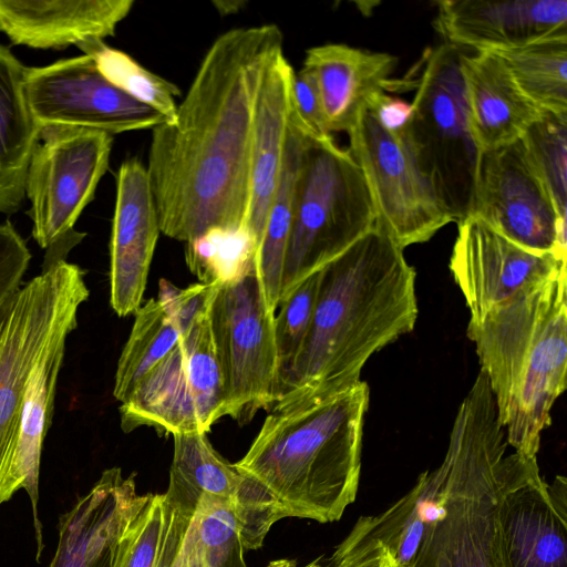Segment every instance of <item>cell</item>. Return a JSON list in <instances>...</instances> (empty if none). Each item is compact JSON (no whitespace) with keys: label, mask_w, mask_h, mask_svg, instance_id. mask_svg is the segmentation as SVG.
Here are the masks:
<instances>
[{"label":"cell","mask_w":567,"mask_h":567,"mask_svg":"<svg viewBox=\"0 0 567 567\" xmlns=\"http://www.w3.org/2000/svg\"><path fill=\"white\" fill-rule=\"evenodd\" d=\"M499 424L509 446L537 457L555 401L566 389V269L470 320Z\"/></svg>","instance_id":"4"},{"label":"cell","mask_w":567,"mask_h":567,"mask_svg":"<svg viewBox=\"0 0 567 567\" xmlns=\"http://www.w3.org/2000/svg\"><path fill=\"white\" fill-rule=\"evenodd\" d=\"M511 450L489 388L473 384L437 466V513L411 567H512L501 524L502 477Z\"/></svg>","instance_id":"5"},{"label":"cell","mask_w":567,"mask_h":567,"mask_svg":"<svg viewBox=\"0 0 567 567\" xmlns=\"http://www.w3.org/2000/svg\"><path fill=\"white\" fill-rule=\"evenodd\" d=\"M398 59L342 43L317 45L306 51L303 68L315 76L330 134L348 132L361 107L384 91Z\"/></svg>","instance_id":"24"},{"label":"cell","mask_w":567,"mask_h":567,"mask_svg":"<svg viewBox=\"0 0 567 567\" xmlns=\"http://www.w3.org/2000/svg\"><path fill=\"white\" fill-rule=\"evenodd\" d=\"M291 102L296 114L317 140H330L322 102L313 74L306 68L295 71Z\"/></svg>","instance_id":"40"},{"label":"cell","mask_w":567,"mask_h":567,"mask_svg":"<svg viewBox=\"0 0 567 567\" xmlns=\"http://www.w3.org/2000/svg\"><path fill=\"white\" fill-rule=\"evenodd\" d=\"M375 221L369 186L350 152L333 138L308 135L296 183L280 300L349 249Z\"/></svg>","instance_id":"6"},{"label":"cell","mask_w":567,"mask_h":567,"mask_svg":"<svg viewBox=\"0 0 567 567\" xmlns=\"http://www.w3.org/2000/svg\"><path fill=\"white\" fill-rule=\"evenodd\" d=\"M89 295L84 271L60 260L42 268L0 312V506L21 489L13 449L30 373L56 334L76 328Z\"/></svg>","instance_id":"7"},{"label":"cell","mask_w":567,"mask_h":567,"mask_svg":"<svg viewBox=\"0 0 567 567\" xmlns=\"http://www.w3.org/2000/svg\"><path fill=\"white\" fill-rule=\"evenodd\" d=\"M308 135L292 102L282 168L255 258V270L267 307L275 311L280 300L284 267L292 225L296 183Z\"/></svg>","instance_id":"27"},{"label":"cell","mask_w":567,"mask_h":567,"mask_svg":"<svg viewBox=\"0 0 567 567\" xmlns=\"http://www.w3.org/2000/svg\"><path fill=\"white\" fill-rule=\"evenodd\" d=\"M434 27L445 42L497 52L567 32L566 0H442Z\"/></svg>","instance_id":"19"},{"label":"cell","mask_w":567,"mask_h":567,"mask_svg":"<svg viewBox=\"0 0 567 567\" xmlns=\"http://www.w3.org/2000/svg\"><path fill=\"white\" fill-rule=\"evenodd\" d=\"M465 51L447 42L426 51L406 127L422 171L456 224L473 214L482 154L467 118L460 69Z\"/></svg>","instance_id":"8"},{"label":"cell","mask_w":567,"mask_h":567,"mask_svg":"<svg viewBox=\"0 0 567 567\" xmlns=\"http://www.w3.org/2000/svg\"><path fill=\"white\" fill-rule=\"evenodd\" d=\"M472 216L526 250L566 260V219L522 140L481 154Z\"/></svg>","instance_id":"13"},{"label":"cell","mask_w":567,"mask_h":567,"mask_svg":"<svg viewBox=\"0 0 567 567\" xmlns=\"http://www.w3.org/2000/svg\"><path fill=\"white\" fill-rule=\"evenodd\" d=\"M25 97L40 126L68 125L117 134L154 128L165 118L113 85L84 54L27 68Z\"/></svg>","instance_id":"14"},{"label":"cell","mask_w":567,"mask_h":567,"mask_svg":"<svg viewBox=\"0 0 567 567\" xmlns=\"http://www.w3.org/2000/svg\"><path fill=\"white\" fill-rule=\"evenodd\" d=\"M133 0H0V31L16 44L63 48L113 35Z\"/></svg>","instance_id":"22"},{"label":"cell","mask_w":567,"mask_h":567,"mask_svg":"<svg viewBox=\"0 0 567 567\" xmlns=\"http://www.w3.org/2000/svg\"><path fill=\"white\" fill-rule=\"evenodd\" d=\"M276 312L264 299L256 271L219 286L209 318L225 392V416L240 424L270 410L282 392Z\"/></svg>","instance_id":"10"},{"label":"cell","mask_w":567,"mask_h":567,"mask_svg":"<svg viewBox=\"0 0 567 567\" xmlns=\"http://www.w3.org/2000/svg\"><path fill=\"white\" fill-rule=\"evenodd\" d=\"M520 140L559 217L566 219L567 114L543 112Z\"/></svg>","instance_id":"35"},{"label":"cell","mask_w":567,"mask_h":567,"mask_svg":"<svg viewBox=\"0 0 567 567\" xmlns=\"http://www.w3.org/2000/svg\"><path fill=\"white\" fill-rule=\"evenodd\" d=\"M467 118L481 153L509 145L525 134L544 111L519 90L501 56L465 51L460 61Z\"/></svg>","instance_id":"23"},{"label":"cell","mask_w":567,"mask_h":567,"mask_svg":"<svg viewBox=\"0 0 567 567\" xmlns=\"http://www.w3.org/2000/svg\"><path fill=\"white\" fill-rule=\"evenodd\" d=\"M369 386L336 395L280 399L234 465L257 481L285 517L339 520L357 497Z\"/></svg>","instance_id":"3"},{"label":"cell","mask_w":567,"mask_h":567,"mask_svg":"<svg viewBox=\"0 0 567 567\" xmlns=\"http://www.w3.org/2000/svg\"><path fill=\"white\" fill-rule=\"evenodd\" d=\"M256 252L255 239L246 226L212 228L186 243L185 259L199 282L223 286L254 271Z\"/></svg>","instance_id":"33"},{"label":"cell","mask_w":567,"mask_h":567,"mask_svg":"<svg viewBox=\"0 0 567 567\" xmlns=\"http://www.w3.org/2000/svg\"><path fill=\"white\" fill-rule=\"evenodd\" d=\"M173 439L168 498L188 513H194L202 494L230 504L243 526L245 549H259L271 526L284 518L275 498L226 461L207 433L174 434Z\"/></svg>","instance_id":"17"},{"label":"cell","mask_w":567,"mask_h":567,"mask_svg":"<svg viewBox=\"0 0 567 567\" xmlns=\"http://www.w3.org/2000/svg\"><path fill=\"white\" fill-rule=\"evenodd\" d=\"M159 233L146 167L128 158L116 176L110 241V302L120 317L135 313L141 306Z\"/></svg>","instance_id":"18"},{"label":"cell","mask_w":567,"mask_h":567,"mask_svg":"<svg viewBox=\"0 0 567 567\" xmlns=\"http://www.w3.org/2000/svg\"><path fill=\"white\" fill-rule=\"evenodd\" d=\"M150 494H138L134 475L105 470L91 489L59 519L49 567H112L120 537Z\"/></svg>","instance_id":"20"},{"label":"cell","mask_w":567,"mask_h":567,"mask_svg":"<svg viewBox=\"0 0 567 567\" xmlns=\"http://www.w3.org/2000/svg\"><path fill=\"white\" fill-rule=\"evenodd\" d=\"M276 24L236 28L206 52L173 121L152 131L146 172L161 233L188 243L246 226L256 96Z\"/></svg>","instance_id":"1"},{"label":"cell","mask_w":567,"mask_h":567,"mask_svg":"<svg viewBox=\"0 0 567 567\" xmlns=\"http://www.w3.org/2000/svg\"><path fill=\"white\" fill-rule=\"evenodd\" d=\"M293 74L284 49H277L265 65L256 96L246 227L257 249L282 168Z\"/></svg>","instance_id":"21"},{"label":"cell","mask_w":567,"mask_h":567,"mask_svg":"<svg viewBox=\"0 0 567 567\" xmlns=\"http://www.w3.org/2000/svg\"><path fill=\"white\" fill-rule=\"evenodd\" d=\"M218 287L198 282L178 288L162 278L157 300L181 328L188 332L195 321L209 309Z\"/></svg>","instance_id":"38"},{"label":"cell","mask_w":567,"mask_h":567,"mask_svg":"<svg viewBox=\"0 0 567 567\" xmlns=\"http://www.w3.org/2000/svg\"><path fill=\"white\" fill-rule=\"evenodd\" d=\"M193 513L163 494H150L125 526L112 567H171Z\"/></svg>","instance_id":"28"},{"label":"cell","mask_w":567,"mask_h":567,"mask_svg":"<svg viewBox=\"0 0 567 567\" xmlns=\"http://www.w3.org/2000/svg\"><path fill=\"white\" fill-rule=\"evenodd\" d=\"M328 567H398L390 550L372 538L361 516L329 555Z\"/></svg>","instance_id":"37"},{"label":"cell","mask_w":567,"mask_h":567,"mask_svg":"<svg viewBox=\"0 0 567 567\" xmlns=\"http://www.w3.org/2000/svg\"><path fill=\"white\" fill-rule=\"evenodd\" d=\"M329 556L321 555L307 564L300 565L296 559L280 558L271 560L266 567H328Z\"/></svg>","instance_id":"42"},{"label":"cell","mask_w":567,"mask_h":567,"mask_svg":"<svg viewBox=\"0 0 567 567\" xmlns=\"http://www.w3.org/2000/svg\"><path fill=\"white\" fill-rule=\"evenodd\" d=\"M440 471L423 472L414 486L377 516H364L368 533L392 554L398 567H411L439 507Z\"/></svg>","instance_id":"30"},{"label":"cell","mask_w":567,"mask_h":567,"mask_svg":"<svg viewBox=\"0 0 567 567\" xmlns=\"http://www.w3.org/2000/svg\"><path fill=\"white\" fill-rule=\"evenodd\" d=\"M403 250L375 221L321 269L310 328L280 399H322L354 386L372 354L414 329L416 274Z\"/></svg>","instance_id":"2"},{"label":"cell","mask_w":567,"mask_h":567,"mask_svg":"<svg viewBox=\"0 0 567 567\" xmlns=\"http://www.w3.org/2000/svg\"><path fill=\"white\" fill-rule=\"evenodd\" d=\"M79 47L92 56L113 85L158 112L166 122L175 118L181 95L176 84L145 69L127 53L110 48L103 40H90Z\"/></svg>","instance_id":"34"},{"label":"cell","mask_w":567,"mask_h":567,"mask_svg":"<svg viewBox=\"0 0 567 567\" xmlns=\"http://www.w3.org/2000/svg\"><path fill=\"white\" fill-rule=\"evenodd\" d=\"M157 299L135 311L130 337L120 355L113 395L123 403L146 373L163 360L186 334Z\"/></svg>","instance_id":"32"},{"label":"cell","mask_w":567,"mask_h":567,"mask_svg":"<svg viewBox=\"0 0 567 567\" xmlns=\"http://www.w3.org/2000/svg\"><path fill=\"white\" fill-rule=\"evenodd\" d=\"M347 134L348 151L369 186L377 223L402 249L430 240L452 221L417 162L406 128H384L365 103Z\"/></svg>","instance_id":"12"},{"label":"cell","mask_w":567,"mask_h":567,"mask_svg":"<svg viewBox=\"0 0 567 567\" xmlns=\"http://www.w3.org/2000/svg\"><path fill=\"white\" fill-rule=\"evenodd\" d=\"M245 551L231 505L202 494L171 567H247Z\"/></svg>","instance_id":"29"},{"label":"cell","mask_w":567,"mask_h":567,"mask_svg":"<svg viewBox=\"0 0 567 567\" xmlns=\"http://www.w3.org/2000/svg\"><path fill=\"white\" fill-rule=\"evenodd\" d=\"M31 259L24 239L9 223L0 224V312L21 288Z\"/></svg>","instance_id":"39"},{"label":"cell","mask_w":567,"mask_h":567,"mask_svg":"<svg viewBox=\"0 0 567 567\" xmlns=\"http://www.w3.org/2000/svg\"><path fill=\"white\" fill-rule=\"evenodd\" d=\"M27 68L0 45V213L13 214L25 197L30 161L39 140L24 91Z\"/></svg>","instance_id":"26"},{"label":"cell","mask_w":567,"mask_h":567,"mask_svg":"<svg viewBox=\"0 0 567 567\" xmlns=\"http://www.w3.org/2000/svg\"><path fill=\"white\" fill-rule=\"evenodd\" d=\"M112 134L45 125L32 154L25 195L31 200L32 236L47 250L43 266L65 260L83 238L73 226L109 167Z\"/></svg>","instance_id":"9"},{"label":"cell","mask_w":567,"mask_h":567,"mask_svg":"<svg viewBox=\"0 0 567 567\" xmlns=\"http://www.w3.org/2000/svg\"><path fill=\"white\" fill-rule=\"evenodd\" d=\"M449 267L471 312L470 320H478L566 269V260L526 250L470 216L457 224Z\"/></svg>","instance_id":"16"},{"label":"cell","mask_w":567,"mask_h":567,"mask_svg":"<svg viewBox=\"0 0 567 567\" xmlns=\"http://www.w3.org/2000/svg\"><path fill=\"white\" fill-rule=\"evenodd\" d=\"M525 96L544 112L567 114V32L493 52Z\"/></svg>","instance_id":"31"},{"label":"cell","mask_w":567,"mask_h":567,"mask_svg":"<svg viewBox=\"0 0 567 567\" xmlns=\"http://www.w3.org/2000/svg\"><path fill=\"white\" fill-rule=\"evenodd\" d=\"M321 270L301 281L280 300L275 317L281 381L293 364L310 328L320 284Z\"/></svg>","instance_id":"36"},{"label":"cell","mask_w":567,"mask_h":567,"mask_svg":"<svg viewBox=\"0 0 567 567\" xmlns=\"http://www.w3.org/2000/svg\"><path fill=\"white\" fill-rule=\"evenodd\" d=\"M373 110L380 124L392 132L408 127L412 117V104L393 97L384 91L377 92L367 102Z\"/></svg>","instance_id":"41"},{"label":"cell","mask_w":567,"mask_h":567,"mask_svg":"<svg viewBox=\"0 0 567 567\" xmlns=\"http://www.w3.org/2000/svg\"><path fill=\"white\" fill-rule=\"evenodd\" d=\"M72 329L54 337L32 369L18 424L13 449V467L18 482L30 498L37 540V558L43 548L38 516L40 461L47 432L52 422L56 381Z\"/></svg>","instance_id":"25"},{"label":"cell","mask_w":567,"mask_h":567,"mask_svg":"<svg viewBox=\"0 0 567 567\" xmlns=\"http://www.w3.org/2000/svg\"><path fill=\"white\" fill-rule=\"evenodd\" d=\"M209 309L120 405L121 429L159 434L208 433L225 416V392Z\"/></svg>","instance_id":"11"},{"label":"cell","mask_w":567,"mask_h":567,"mask_svg":"<svg viewBox=\"0 0 567 567\" xmlns=\"http://www.w3.org/2000/svg\"><path fill=\"white\" fill-rule=\"evenodd\" d=\"M501 524L512 567H567V481L551 484L537 457L509 451L502 477Z\"/></svg>","instance_id":"15"}]
</instances>
